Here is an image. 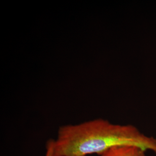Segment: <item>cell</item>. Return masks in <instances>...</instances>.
<instances>
[{
  "label": "cell",
  "mask_w": 156,
  "mask_h": 156,
  "mask_svg": "<svg viewBox=\"0 0 156 156\" xmlns=\"http://www.w3.org/2000/svg\"><path fill=\"white\" fill-rule=\"evenodd\" d=\"M46 156H50V155H49V154L47 153V154H46Z\"/></svg>",
  "instance_id": "cell-3"
},
{
  "label": "cell",
  "mask_w": 156,
  "mask_h": 156,
  "mask_svg": "<svg viewBox=\"0 0 156 156\" xmlns=\"http://www.w3.org/2000/svg\"><path fill=\"white\" fill-rule=\"evenodd\" d=\"M146 151L136 146H118L108 150L99 156H145Z\"/></svg>",
  "instance_id": "cell-2"
},
{
  "label": "cell",
  "mask_w": 156,
  "mask_h": 156,
  "mask_svg": "<svg viewBox=\"0 0 156 156\" xmlns=\"http://www.w3.org/2000/svg\"><path fill=\"white\" fill-rule=\"evenodd\" d=\"M133 145L156 154V139L136 126L120 125L103 119L89 120L58 129L56 139L48 143L51 156L100 155L118 146Z\"/></svg>",
  "instance_id": "cell-1"
}]
</instances>
